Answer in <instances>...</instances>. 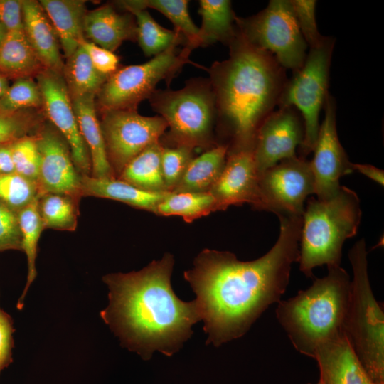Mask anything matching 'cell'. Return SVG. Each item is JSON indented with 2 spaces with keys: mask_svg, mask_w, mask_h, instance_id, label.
Instances as JSON below:
<instances>
[{
  "mask_svg": "<svg viewBox=\"0 0 384 384\" xmlns=\"http://www.w3.org/2000/svg\"><path fill=\"white\" fill-rule=\"evenodd\" d=\"M259 175L252 148L228 151L224 168L209 191L215 199L218 210L243 203L254 207Z\"/></svg>",
  "mask_w": 384,
  "mask_h": 384,
  "instance_id": "cell-17",
  "label": "cell"
},
{
  "mask_svg": "<svg viewBox=\"0 0 384 384\" xmlns=\"http://www.w3.org/2000/svg\"><path fill=\"white\" fill-rule=\"evenodd\" d=\"M171 254L153 260L139 271L103 277L109 304L100 312L121 345L149 360L158 351L166 356L178 352L201 321L195 300L186 302L173 291Z\"/></svg>",
  "mask_w": 384,
  "mask_h": 384,
  "instance_id": "cell-2",
  "label": "cell"
},
{
  "mask_svg": "<svg viewBox=\"0 0 384 384\" xmlns=\"http://www.w3.org/2000/svg\"><path fill=\"white\" fill-rule=\"evenodd\" d=\"M9 87V80L0 74V98L5 94Z\"/></svg>",
  "mask_w": 384,
  "mask_h": 384,
  "instance_id": "cell-46",
  "label": "cell"
},
{
  "mask_svg": "<svg viewBox=\"0 0 384 384\" xmlns=\"http://www.w3.org/2000/svg\"><path fill=\"white\" fill-rule=\"evenodd\" d=\"M228 150V146L217 144L193 158L173 192H209L224 168Z\"/></svg>",
  "mask_w": 384,
  "mask_h": 384,
  "instance_id": "cell-25",
  "label": "cell"
},
{
  "mask_svg": "<svg viewBox=\"0 0 384 384\" xmlns=\"http://www.w3.org/2000/svg\"><path fill=\"white\" fill-rule=\"evenodd\" d=\"M228 46L229 58L209 70L217 119L230 137L228 151L253 149L258 129L278 105L288 79L276 58L237 28Z\"/></svg>",
  "mask_w": 384,
  "mask_h": 384,
  "instance_id": "cell-3",
  "label": "cell"
},
{
  "mask_svg": "<svg viewBox=\"0 0 384 384\" xmlns=\"http://www.w3.org/2000/svg\"><path fill=\"white\" fill-rule=\"evenodd\" d=\"M0 107L10 112L42 108L41 90L32 78H19L0 98Z\"/></svg>",
  "mask_w": 384,
  "mask_h": 384,
  "instance_id": "cell-36",
  "label": "cell"
},
{
  "mask_svg": "<svg viewBox=\"0 0 384 384\" xmlns=\"http://www.w3.org/2000/svg\"><path fill=\"white\" fill-rule=\"evenodd\" d=\"M14 331L11 316L0 308V374L12 362Z\"/></svg>",
  "mask_w": 384,
  "mask_h": 384,
  "instance_id": "cell-42",
  "label": "cell"
},
{
  "mask_svg": "<svg viewBox=\"0 0 384 384\" xmlns=\"http://www.w3.org/2000/svg\"><path fill=\"white\" fill-rule=\"evenodd\" d=\"M38 198L36 183L17 174H0V203L18 213Z\"/></svg>",
  "mask_w": 384,
  "mask_h": 384,
  "instance_id": "cell-35",
  "label": "cell"
},
{
  "mask_svg": "<svg viewBox=\"0 0 384 384\" xmlns=\"http://www.w3.org/2000/svg\"><path fill=\"white\" fill-rule=\"evenodd\" d=\"M193 149L185 146L163 147L161 168L166 189L173 192L193 159Z\"/></svg>",
  "mask_w": 384,
  "mask_h": 384,
  "instance_id": "cell-38",
  "label": "cell"
},
{
  "mask_svg": "<svg viewBox=\"0 0 384 384\" xmlns=\"http://www.w3.org/2000/svg\"><path fill=\"white\" fill-rule=\"evenodd\" d=\"M324 119L320 124L310 161L318 200H327L341 188L340 178L353 171L351 162L341 144L336 129V106L329 94L324 105Z\"/></svg>",
  "mask_w": 384,
  "mask_h": 384,
  "instance_id": "cell-15",
  "label": "cell"
},
{
  "mask_svg": "<svg viewBox=\"0 0 384 384\" xmlns=\"http://www.w3.org/2000/svg\"><path fill=\"white\" fill-rule=\"evenodd\" d=\"M352 169L357 171L368 178L383 186L384 171L370 164H351Z\"/></svg>",
  "mask_w": 384,
  "mask_h": 384,
  "instance_id": "cell-44",
  "label": "cell"
},
{
  "mask_svg": "<svg viewBox=\"0 0 384 384\" xmlns=\"http://www.w3.org/2000/svg\"><path fill=\"white\" fill-rule=\"evenodd\" d=\"M44 117L35 109L10 112L0 107V145L36 134L45 122Z\"/></svg>",
  "mask_w": 384,
  "mask_h": 384,
  "instance_id": "cell-34",
  "label": "cell"
},
{
  "mask_svg": "<svg viewBox=\"0 0 384 384\" xmlns=\"http://www.w3.org/2000/svg\"><path fill=\"white\" fill-rule=\"evenodd\" d=\"M63 76L71 99L86 95L96 96L108 78L95 68L81 45L66 58Z\"/></svg>",
  "mask_w": 384,
  "mask_h": 384,
  "instance_id": "cell-29",
  "label": "cell"
},
{
  "mask_svg": "<svg viewBox=\"0 0 384 384\" xmlns=\"http://www.w3.org/2000/svg\"><path fill=\"white\" fill-rule=\"evenodd\" d=\"M334 45V37L324 36L319 45L309 48L302 67L288 80L278 104L279 107H294L302 116L304 137L299 153L302 158L313 151L317 139L319 113L329 94V70Z\"/></svg>",
  "mask_w": 384,
  "mask_h": 384,
  "instance_id": "cell-9",
  "label": "cell"
},
{
  "mask_svg": "<svg viewBox=\"0 0 384 384\" xmlns=\"http://www.w3.org/2000/svg\"><path fill=\"white\" fill-rule=\"evenodd\" d=\"M169 193L146 191L116 178H97L91 176H81L82 197L112 199L154 214L158 205Z\"/></svg>",
  "mask_w": 384,
  "mask_h": 384,
  "instance_id": "cell-23",
  "label": "cell"
},
{
  "mask_svg": "<svg viewBox=\"0 0 384 384\" xmlns=\"http://www.w3.org/2000/svg\"><path fill=\"white\" fill-rule=\"evenodd\" d=\"M198 14V46L204 47L220 41L228 45L236 34L235 14L228 0H201Z\"/></svg>",
  "mask_w": 384,
  "mask_h": 384,
  "instance_id": "cell-26",
  "label": "cell"
},
{
  "mask_svg": "<svg viewBox=\"0 0 384 384\" xmlns=\"http://www.w3.org/2000/svg\"><path fill=\"white\" fill-rule=\"evenodd\" d=\"M44 68L24 31L6 32L0 46V74L9 79L36 77Z\"/></svg>",
  "mask_w": 384,
  "mask_h": 384,
  "instance_id": "cell-24",
  "label": "cell"
},
{
  "mask_svg": "<svg viewBox=\"0 0 384 384\" xmlns=\"http://www.w3.org/2000/svg\"><path fill=\"white\" fill-rule=\"evenodd\" d=\"M163 147L159 141L147 146L126 165L117 178L146 191L168 192L161 168Z\"/></svg>",
  "mask_w": 384,
  "mask_h": 384,
  "instance_id": "cell-28",
  "label": "cell"
},
{
  "mask_svg": "<svg viewBox=\"0 0 384 384\" xmlns=\"http://www.w3.org/2000/svg\"><path fill=\"white\" fill-rule=\"evenodd\" d=\"M84 36L87 41L114 52L124 41H137L136 21L131 13H119L111 4H105L87 11Z\"/></svg>",
  "mask_w": 384,
  "mask_h": 384,
  "instance_id": "cell-19",
  "label": "cell"
},
{
  "mask_svg": "<svg viewBox=\"0 0 384 384\" xmlns=\"http://www.w3.org/2000/svg\"><path fill=\"white\" fill-rule=\"evenodd\" d=\"M45 117L68 142L73 164L81 176H90L89 150L79 130L72 100L63 74L43 69L36 76Z\"/></svg>",
  "mask_w": 384,
  "mask_h": 384,
  "instance_id": "cell-13",
  "label": "cell"
},
{
  "mask_svg": "<svg viewBox=\"0 0 384 384\" xmlns=\"http://www.w3.org/2000/svg\"><path fill=\"white\" fill-rule=\"evenodd\" d=\"M128 5L140 9H153L168 18L176 31L186 38L187 48L193 50L198 46V27L193 23L188 12L187 0H130Z\"/></svg>",
  "mask_w": 384,
  "mask_h": 384,
  "instance_id": "cell-33",
  "label": "cell"
},
{
  "mask_svg": "<svg viewBox=\"0 0 384 384\" xmlns=\"http://www.w3.org/2000/svg\"><path fill=\"white\" fill-rule=\"evenodd\" d=\"M308 384H311V383H308ZM316 384H323V383L321 381V380L319 379V381Z\"/></svg>",
  "mask_w": 384,
  "mask_h": 384,
  "instance_id": "cell-48",
  "label": "cell"
},
{
  "mask_svg": "<svg viewBox=\"0 0 384 384\" xmlns=\"http://www.w3.org/2000/svg\"><path fill=\"white\" fill-rule=\"evenodd\" d=\"M18 217L21 233V248L26 255L28 264L26 286L17 303V308L21 309L27 292L37 275L36 260L38 243L44 230L38 210V198L21 210Z\"/></svg>",
  "mask_w": 384,
  "mask_h": 384,
  "instance_id": "cell-30",
  "label": "cell"
},
{
  "mask_svg": "<svg viewBox=\"0 0 384 384\" xmlns=\"http://www.w3.org/2000/svg\"><path fill=\"white\" fill-rule=\"evenodd\" d=\"M367 254L364 238L348 252L353 279L343 331L373 383L384 384V312L370 286Z\"/></svg>",
  "mask_w": 384,
  "mask_h": 384,
  "instance_id": "cell-6",
  "label": "cell"
},
{
  "mask_svg": "<svg viewBox=\"0 0 384 384\" xmlns=\"http://www.w3.org/2000/svg\"><path fill=\"white\" fill-rule=\"evenodd\" d=\"M58 35L65 58L79 47L84 36V19L87 9L82 0H41Z\"/></svg>",
  "mask_w": 384,
  "mask_h": 384,
  "instance_id": "cell-22",
  "label": "cell"
},
{
  "mask_svg": "<svg viewBox=\"0 0 384 384\" xmlns=\"http://www.w3.org/2000/svg\"><path fill=\"white\" fill-rule=\"evenodd\" d=\"M6 34V31L4 28L0 24V46Z\"/></svg>",
  "mask_w": 384,
  "mask_h": 384,
  "instance_id": "cell-47",
  "label": "cell"
},
{
  "mask_svg": "<svg viewBox=\"0 0 384 384\" xmlns=\"http://www.w3.org/2000/svg\"><path fill=\"white\" fill-rule=\"evenodd\" d=\"M117 3L135 18L137 28V41L146 56H156L174 46L183 45L186 47V40L181 33L162 27L146 9L128 5L124 1Z\"/></svg>",
  "mask_w": 384,
  "mask_h": 384,
  "instance_id": "cell-27",
  "label": "cell"
},
{
  "mask_svg": "<svg viewBox=\"0 0 384 384\" xmlns=\"http://www.w3.org/2000/svg\"><path fill=\"white\" fill-rule=\"evenodd\" d=\"M327 268L325 277H314L309 287L280 300L275 309L294 348L311 358L320 345L345 334L351 279L341 266Z\"/></svg>",
  "mask_w": 384,
  "mask_h": 384,
  "instance_id": "cell-4",
  "label": "cell"
},
{
  "mask_svg": "<svg viewBox=\"0 0 384 384\" xmlns=\"http://www.w3.org/2000/svg\"><path fill=\"white\" fill-rule=\"evenodd\" d=\"M216 210L215 199L210 192H169L158 205L156 214L180 216L191 223Z\"/></svg>",
  "mask_w": 384,
  "mask_h": 384,
  "instance_id": "cell-31",
  "label": "cell"
},
{
  "mask_svg": "<svg viewBox=\"0 0 384 384\" xmlns=\"http://www.w3.org/2000/svg\"><path fill=\"white\" fill-rule=\"evenodd\" d=\"M238 31L251 44L271 53L286 70L294 73L303 65L307 53L290 0H271L255 15L235 16Z\"/></svg>",
  "mask_w": 384,
  "mask_h": 384,
  "instance_id": "cell-10",
  "label": "cell"
},
{
  "mask_svg": "<svg viewBox=\"0 0 384 384\" xmlns=\"http://www.w3.org/2000/svg\"><path fill=\"white\" fill-rule=\"evenodd\" d=\"M40 154L37 179L38 198L58 193L80 201L81 175L71 158L69 145L49 122H44L35 134Z\"/></svg>",
  "mask_w": 384,
  "mask_h": 384,
  "instance_id": "cell-14",
  "label": "cell"
},
{
  "mask_svg": "<svg viewBox=\"0 0 384 384\" xmlns=\"http://www.w3.org/2000/svg\"><path fill=\"white\" fill-rule=\"evenodd\" d=\"M361 219L359 198L346 186H341L327 200L309 198L302 215L300 271L314 278L313 270L316 267L341 266L343 243L357 233Z\"/></svg>",
  "mask_w": 384,
  "mask_h": 384,
  "instance_id": "cell-5",
  "label": "cell"
},
{
  "mask_svg": "<svg viewBox=\"0 0 384 384\" xmlns=\"http://www.w3.org/2000/svg\"><path fill=\"white\" fill-rule=\"evenodd\" d=\"M0 24L6 32L23 30L22 0H0Z\"/></svg>",
  "mask_w": 384,
  "mask_h": 384,
  "instance_id": "cell-43",
  "label": "cell"
},
{
  "mask_svg": "<svg viewBox=\"0 0 384 384\" xmlns=\"http://www.w3.org/2000/svg\"><path fill=\"white\" fill-rule=\"evenodd\" d=\"M304 137L300 113L293 107H279L262 123L256 134L253 153L260 174L279 161L296 156Z\"/></svg>",
  "mask_w": 384,
  "mask_h": 384,
  "instance_id": "cell-16",
  "label": "cell"
},
{
  "mask_svg": "<svg viewBox=\"0 0 384 384\" xmlns=\"http://www.w3.org/2000/svg\"><path fill=\"white\" fill-rule=\"evenodd\" d=\"M11 143L0 145V174L14 171Z\"/></svg>",
  "mask_w": 384,
  "mask_h": 384,
  "instance_id": "cell-45",
  "label": "cell"
},
{
  "mask_svg": "<svg viewBox=\"0 0 384 384\" xmlns=\"http://www.w3.org/2000/svg\"><path fill=\"white\" fill-rule=\"evenodd\" d=\"M80 45L87 52L95 68L101 74L110 76L118 69L119 58L114 52L100 47L86 38Z\"/></svg>",
  "mask_w": 384,
  "mask_h": 384,
  "instance_id": "cell-41",
  "label": "cell"
},
{
  "mask_svg": "<svg viewBox=\"0 0 384 384\" xmlns=\"http://www.w3.org/2000/svg\"><path fill=\"white\" fill-rule=\"evenodd\" d=\"M149 100L170 128L176 146L193 149L212 143L217 112L209 80H191L178 90H156Z\"/></svg>",
  "mask_w": 384,
  "mask_h": 384,
  "instance_id": "cell-7",
  "label": "cell"
},
{
  "mask_svg": "<svg viewBox=\"0 0 384 384\" xmlns=\"http://www.w3.org/2000/svg\"><path fill=\"white\" fill-rule=\"evenodd\" d=\"M292 11L300 32L307 46L314 48L324 39V36L319 32L315 10V0H290Z\"/></svg>",
  "mask_w": 384,
  "mask_h": 384,
  "instance_id": "cell-39",
  "label": "cell"
},
{
  "mask_svg": "<svg viewBox=\"0 0 384 384\" xmlns=\"http://www.w3.org/2000/svg\"><path fill=\"white\" fill-rule=\"evenodd\" d=\"M22 250L18 213L0 203V252Z\"/></svg>",
  "mask_w": 384,
  "mask_h": 384,
  "instance_id": "cell-40",
  "label": "cell"
},
{
  "mask_svg": "<svg viewBox=\"0 0 384 384\" xmlns=\"http://www.w3.org/2000/svg\"><path fill=\"white\" fill-rule=\"evenodd\" d=\"M79 201L63 194L38 198V210L45 229L74 231L78 225Z\"/></svg>",
  "mask_w": 384,
  "mask_h": 384,
  "instance_id": "cell-32",
  "label": "cell"
},
{
  "mask_svg": "<svg viewBox=\"0 0 384 384\" xmlns=\"http://www.w3.org/2000/svg\"><path fill=\"white\" fill-rule=\"evenodd\" d=\"M278 238L265 255L240 261L228 251L204 249L183 277L208 334L206 343L218 347L244 336L289 283L292 265L299 261L302 216H277Z\"/></svg>",
  "mask_w": 384,
  "mask_h": 384,
  "instance_id": "cell-1",
  "label": "cell"
},
{
  "mask_svg": "<svg viewBox=\"0 0 384 384\" xmlns=\"http://www.w3.org/2000/svg\"><path fill=\"white\" fill-rule=\"evenodd\" d=\"M25 35L46 69L63 74L64 62L55 30L39 1L22 0Z\"/></svg>",
  "mask_w": 384,
  "mask_h": 384,
  "instance_id": "cell-20",
  "label": "cell"
},
{
  "mask_svg": "<svg viewBox=\"0 0 384 384\" xmlns=\"http://www.w3.org/2000/svg\"><path fill=\"white\" fill-rule=\"evenodd\" d=\"M314 359L323 384H374L345 334L320 345Z\"/></svg>",
  "mask_w": 384,
  "mask_h": 384,
  "instance_id": "cell-18",
  "label": "cell"
},
{
  "mask_svg": "<svg viewBox=\"0 0 384 384\" xmlns=\"http://www.w3.org/2000/svg\"><path fill=\"white\" fill-rule=\"evenodd\" d=\"M102 114L100 123L107 156L117 178L132 159L159 142L168 128L160 116H142L137 110H112Z\"/></svg>",
  "mask_w": 384,
  "mask_h": 384,
  "instance_id": "cell-12",
  "label": "cell"
},
{
  "mask_svg": "<svg viewBox=\"0 0 384 384\" xmlns=\"http://www.w3.org/2000/svg\"><path fill=\"white\" fill-rule=\"evenodd\" d=\"M95 95L71 99L81 136L89 150L91 176L97 178H116L107 159L104 138L96 112Z\"/></svg>",
  "mask_w": 384,
  "mask_h": 384,
  "instance_id": "cell-21",
  "label": "cell"
},
{
  "mask_svg": "<svg viewBox=\"0 0 384 384\" xmlns=\"http://www.w3.org/2000/svg\"><path fill=\"white\" fill-rule=\"evenodd\" d=\"M191 50L187 47L178 50L174 46L144 63L117 69L96 95L95 104L102 113L137 110L139 102L149 99L161 80L169 84L185 64L191 63Z\"/></svg>",
  "mask_w": 384,
  "mask_h": 384,
  "instance_id": "cell-8",
  "label": "cell"
},
{
  "mask_svg": "<svg viewBox=\"0 0 384 384\" xmlns=\"http://www.w3.org/2000/svg\"><path fill=\"white\" fill-rule=\"evenodd\" d=\"M11 150L14 171L36 183L39 173L40 154L35 134L11 142Z\"/></svg>",
  "mask_w": 384,
  "mask_h": 384,
  "instance_id": "cell-37",
  "label": "cell"
},
{
  "mask_svg": "<svg viewBox=\"0 0 384 384\" xmlns=\"http://www.w3.org/2000/svg\"><path fill=\"white\" fill-rule=\"evenodd\" d=\"M312 193L314 180L310 161L296 156L260 174L254 208L277 216H302L304 201Z\"/></svg>",
  "mask_w": 384,
  "mask_h": 384,
  "instance_id": "cell-11",
  "label": "cell"
}]
</instances>
